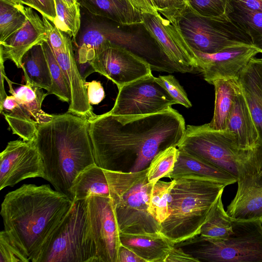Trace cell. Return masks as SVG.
Returning <instances> with one entry per match:
<instances>
[{"mask_svg":"<svg viewBox=\"0 0 262 262\" xmlns=\"http://www.w3.org/2000/svg\"><path fill=\"white\" fill-rule=\"evenodd\" d=\"M88 121L95 163L104 170L128 173L147 168L160 151L178 147L186 127L172 107L143 115L107 112Z\"/></svg>","mask_w":262,"mask_h":262,"instance_id":"cell-1","label":"cell"},{"mask_svg":"<svg viewBox=\"0 0 262 262\" xmlns=\"http://www.w3.org/2000/svg\"><path fill=\"white\" fill-rule=\"evenodd\" d=\"M74 204L48 184H24L8 193L2 203L4 230L30 261L38 262L46 243Z\"/></svg>","mask_w":262,"mask_h":262,"instance_id":"cell-2","label":"cell"},{"mask_svg":"<svg viewBox=\"0 0 262 262\" xmlns=\"http://www.w3.org/2000/svg\"><path fill=\"white\" fill-rule=\"evenodd\" d=\"M33 143L42 158L46 180L71 199L75 178L95 163L88 119L68 112L53 115L50 121L38 125Z\"/></svg>","mask_w":262,"mask_h":262,"instance_id":"cell-3","label":"cell"},{"mask_svg":"<svg viewBox=\"0 0 262 262\" xmlns=\"http://www.w3.org/2000/svg\"><path fill=\"white\" fill-rule=\"evenodd\" d=\"M175 180L170 193L169 215L160 224L161 233L174 244L200 234L211 207L227 186L198 177Z\"/></svg>","mask_w":262,"mask_h":262,"instance_id":"cell-4","label":"cell"},{"mask_svg":"<svg viewBox=\"0 0 262 262\" xmlns=\"http://www.w3.org/2000/svg\"><path fill=\"white\" fill-rule=\"evenodd\" d=\"M147 168L130 173L103 169L121 233L140 234L161 233L160 224L148 211L154 185L148 181Z\"/></svg>","mask_w":262,"mask_h":262,"instance_id":"cell-5","label":"cell"},{"mask_svg":"<svg viewBox=\"0 0 262 262\" xmlns=\"http://www.w3.org/2000/svg\"><path fill=\"white\" fill-rule=\"evenodd\" d=\"M232 229L226 238L198 234L174 245L199 262H262V221L233 219Z\"/></svg>","mask_w":262,"mask_h":262,"instance_id":"cell-6","label":"cell"},{"mask_svg":"<svg viewBox=\"0 0 262 262\" xmlns=\"http://www.w3.org/2000/svg\"><path fill=\"white\" fill-rule=\"evenodd\" d=\"M38 262H98L89 223L88 199L74 202L46 243Z\"/></svg>","mask_w":262,"mask_h":262,"instance_id":"cell-7","label":"cell"},{"mask_svg":"<svg viewBox=\"0 0 262 262\" xmlns=\"http://www.w3.org/2000/svg\"><path fill=\"white\" fill-rule=\"evenodd\" d=\"M163 11L174 19L193 50L212 54L236 45H252L250 38L228 17L202 16L188 4L181 9Z\"/></svg>","mask_w":262,"mask_h":262,"instance_id":"cell-8","label":"cell"},{"mask_svg":"<svg viewBox=\"0 0 262 262\" xmlns=\"http://www.w3.org/2000/svg\"><path fill=\"white\" fill-rule=\"evenodd\" d=\"M177 147L208 161L237 179L238 163L248 150L239 148L234 134L229 130H213L207 123L187 125Z\"/></svg>","mask_w":262,"mask_h":262,"instance_id":"cell-9","label":"cell"},{"mask_svg":"<svg viewBox=\"0 0 262 262\" xmlns=\"http://www.w3.org/2000/svg\"><path fill=\"white\" fill-rule=\"evenodd\" d=\"M119 90L113 115H143L166 110L177 104L152 74L136 79Z\"/></svg>","mask_w":262,"mask_h":262,"instance_id":"cell-10","label":"cell"},{"mask_svg":"<svg viewBox=\"0 0 262 262\" xmlns=\"http://www.w3.org/2000/svg\"><path fill=\"white\" fill-rule=\"evenodd\" d=\"M142 13L143 26L162 52L182 73L199 69L197 57L184 38L174 19L163 11Z\"/></svg>","mask_w":262,"mask_h":262,"instance_id":"cell-11","label":"cell"},{"mask_svg":"<svg viewBox=\"0 0 262 262\" xmlns=\"http://www.w3.org/2000/svg\"><path fill=\"white\" fill-rule=\"evenodd\" d=\"M89 223L98 262H118L120 231L110 197L88 199Z\"/></svg>","mask_w":262,"mask_h":262,"instance_id":"cell-12","label":"cell"},{"mask_svg":"<svg viewBox=\"0 0 262 262\" xmlns=\"http://www.w3.org/2000/svg\"><path fill=\"white\" fill-rule=\"evenodd\" d=\"M37 177L46 180L43 161L33 142H8L0 154V190Z\"/></svg>","mask_w":262,"mask_h":262,"instance_id":"cell-13","label":"cell"},{"mask_svg":"<svg viewBox=\"0 0 262 262\" xmlns=\"http://www.w3.org/2000/svg\"><path fill=\"white\" fill-rule=\"evenodd\" d=\"M95 72L112 81L118 89L136 79L151 74L152 70L144 60L126 49L111 43L91 62Z\"/></svg>","mask_w":262,"mask_h":262,"instance_id":"cell-14","label":"cell"},{"mask_svg":"<svg viewBox=\"0 0 262 262\" xmlns=\"http://www.w3.org/2000/svg\"><path fill=\"white\" fill-rule=\"evenodd\" d=\"M193 51L198 58L199 70L210 84L217 78H238L251 59L261 53L249 44L232 46L212 54Z\"/></svg>","mask_w":262,"mask_h":262,"instance_id":"cell-15","label":"cell"},{"mask_svg":"<svg viewBox=\"0 0 262 262\" xmlns=\"http://www.w3.org/2000/svg\"><path fill=\"white\" fill-rule=\"evenodd\" d=\"M27 16L24 25L4 42L0 43V58L12 60L21 68L24 55L33 46L47 40L42 19L33 9L25 7Z\"/></svg>","mask_w":262,"mask_h":262,"instance_id":"cell-16","label":"cell"},{"mask_svg":"<svg viewBox=\"0 0 262 262\" xmlns=\"http://www.w3.org/2000/svg\"><path fill=\"white\" fill-rule=\"evenodd\" d=\"M237 182V190L227 213L235 220L262 221V184L243 173H238Z\"/></svg>","mask_w":262,"mask_h":262,"instance_id":"cell-17","label":"cell"},{"mask_svg":"<svg viewBox=\"0 0 262 262\" xmlns=\"http://www.w3.org/2000/svg\"><path fill=\"white\" fill-rule=\"evenodd\" d=\"M238 80L262 146V57L252 58Z\"/></svg>","mask_w":262,"mask_h":262,"instance_id":"cell-18","label":"cell"},{"mask_svg":"<svg viewBox=\"0 0 262 262\" xmlns=\"http://www.w3.org/2000/svg\"><path fill=\"white\" fill-rule=\"evenodd\" d=\"M179 150L177 162L168 178L198 177L217 181L227 185L237 182V179L228 172L182 149Z\"/></svg>","mask_w":262,"mask_h":262,"instance_id":"cell-19","label":"cell"},{"mask_svg":"<svg viewBox=\"0 0 262 262\" xmlns=\"http://www.w3.org/2000/svg\"><path fill=\"white\" fill-rule=\"evenodd\" d=\"M227 129L234 134L242 149H252L260 145L258 135L242 89L235 97Z\"/></svg>","mask_w":262,"mask_h":262,"instance_id":"cell-20","label":"cell"},{"mask_svg":"<svg viewBox=\"0 0 262 262\" xmlns=\"http://www.w3.org/2000/svg\"><path fill=\"white\" fill-rule=\"evenodd\" d=\"M121 244L134 251L145 262H164L174 246L162 233L127 234L120 232Z\"/></svg>","mask_w":262,"mask_h":262,"instance_id":"cell-21","label":"cell"},{"mask_svg":"<svg viewBox=\"0 0 262 262\" xmlns=\"http://www.w3.org/2000/svg\"><path fill=\"white\" fill-rule=\"evenodd\" d=\"M91 14L105 17L122 26L143 24L142 13L129 0H78Z\"/></svg>","mask_w":262,"mask_h":262,"instance_id":"cell-22","label":"cell"},{"mask_svg":"<svg viewBox=\"0 0 262 262\" xmlns=\"http://www.w3.org/2000/svg\"><path fill=\"white\" fill-rule=\"evenodd\" d=\"M211 84L215 90L214 110L211 121L207 124L212 129L225 130L235 97L241 88L238 78H217Z\"/></svg>","mask_w":262,"mask_h":262,"instance_id":"cell-23","label":"cell"},{"mask_svg":"<svg viewBox=\"0 0 262 262\" xmlns=\"http://www.w3.org/2000/svg\"><path fill=\"white\" fill-rule=\"evenodd\" d=\"M70 192L74 202L84 200L93 196L110 197L104 170L96 163L88 166L78 174Z\"/></svg>","mask_w":262,"mask_h":262,"instance_id":"cell-24","label":"cell"},{"mask_svg":"<svg viewBox=\"0 0 262 262\" xmlns=\"http://www.w3.org/2000/svg\"><path fill=\"white\" fill-rule=\"evenodd\" d=\"M3 114L13 134L25 141L33 142L38 124L29 111L12 95L8 96L0 106Z\"/></svg>","mask_w":262,"mask_h":262,"instance_id":"cell-25","label":"cell"},{"mask_svg":"<svg viewBox=\"0 0 262 262\" xmlns=\"http://www.w3.org/2000/svg\"><path fill=\"white\" fill-rule=\"evenodd\" d=\"M41 43L33 46L24 55L21 69L26 83L44 89L48 93L53 82Z\"/></svg>","mask_w":262,"mask_h":262,"instance_id":"cell-26","label":"cell"},{"mask_svg":"<svg viewBox=\"0 0 262 262\" xmlns=\"http://www.w3.org/2000/svg\"><path fill=\"white\" fill-rule=\"evenodd\" d=\"M5 79L8 84L9 92L29 111L38 125L49 122L52 119L53 115L46 113L41 108L42 102L48 95L42 88L26 83L15 91L12 81L6 75Z\"/></svg>","mask_w":262,"mask_h":262,"instance_id":"cell-27","label":"cell"},{"mask_svg":"<svg viewBox=\"0 0 262 262\" xmlns=\"http://www.w3.org/2000/svg\"><path fill=\"white\" fill-rule=\"evenodd\" d=\"M221 194L211 207L201 227L200 235L213 238L223 239L233 232V219L224 210Z\"/></svg>","mask_w":262,"mask_h":262,"instance_id":"cell-28","label":"cell"},{"mask_svg":"<svg viewBox=\"0 0 262 262\" xmlns=\"http://www.w3.org/2000/svg\"><path fill=\"white\" fill-rule=\"evenodd\" d=\"M227 15L230 20L250 38L252 45L262 53V12L241 10L230 5Z\"/></svg>","mask_w":262,"mask_h":262,"instance_id":"cell-29","label":"cell"},{"mask_svg":"<svg viewBox=\"0 0 262 262\" xmlns=\"http://www.w3.org/2000/svg\"><path fill=\"white\" fill-rule=\"evenodd\" d=\"M26 19L23 4L11 0H0V43L19 30Z\"/></svg>","mask_w":262,"mask_h":262,"instance_id":"cell-30","label":"cell"},{"mask_svg":"<svg viewBox=\"0 0 262 262\" xmlns=\"http://www.w3.org/2000/svg\"><path fill=\"white\" fill-rule=\"evenodd\" d=\"M176 182L175 179L170 182L159 180L152 187L148 211L160 224L164 222L169 215L170 193Z\"/></svg>","mask_w":262,"mask_h":262,"instance_id":"cell-31","label":"cell"},{"mask_svg":"<svg viewBox=\"0 0 262 262\" xmlns=\"http://www.w3.org/2000/svg\"><path fill=\"white\" fill-rule=\"evenodd\" d=\"M56 16L53 23L73 39L81 28L80 5L78 2L69 5L62 0H54Z\"/></svg>","mask_w":262,"mask_h":262,"instance_id":"cell-32","label":"cell"},{"mask_svg":"<svg viewBox=\"0 0 262 262\" xmlns=\"http://www.w3.org/2000/svg\"><path fill=\"white\" fill-rule=\"evenodd\" d=\"M179 149L170 146L157 154L151 161L147 168L148 182L154 185L161 178L167 177L172 171L177 162Z\"/></svg>","mask_w":262,"mask_h":262,"instance_id":"cell-33","label":"cell"},{"mask_svg":"<svg viewBox=\"0 0 262 262\" xmlns=\"http://www.w3.org/2000/svg\"><path fill=\"white\" fill-rule=\"evenodd\" d=\"M47 58L52 79V87L47 93L54 94L63 102L70 103L71 94L69 87L63 72L58 64L54 53L47 40L41 43Z\"/></svg>","mask_w":262,"mask_h":262,"instance_id":"cell-34","label":"cell"},{"mask_svg":"<svg viewBox=\"0 0 262 262\" xmlns=\"http://www.w3.org/2000/svg\"><path fill=\"white\" fill-rule=\"evenodd\" d=\"M191 9L198 14L207 17H227L230 0H187Z\"/></svg>","mask_w":262,"mask_h":262,"instance_id":"cell-35","label":"cell"},{"mask_svg":"<svg viewBox=\"0 0 262 262\" xmlns=\"http://www.w3.org/2000/svg\"><path fill=\"white\" fill-rule=\"evenodd\" d=\"M30 259L22 248L5 230L0 233V261L29 262Z\"/></svg>","mask_w":262,"mask_h":262,"instance_id":"cell-36","label":"cell"},{"mask_svg":"<svg viewBox=\"0 0 262 262\" xmlns=\"http://www.w3.org/2000/svg\"><path fill=\"white\" fill-rule=\"evenodd\" d=\"M156 79L165 88L177 104H181L186 108L191 107L192 104L186 92L173 75H160L156 77Z\"/></svg>","mask_w":262,"mask_h":262,"instance_id":"cell-37","label":"cell"},{"mask_svg":"<svg viewBox=\"0 0 262 262\" xmlns=\"http://www.w3.org/2000/svg\"><path fill=\"white\" fill-rule=\"evenodd\" d=\"M47 36V41L53 50L63 47L67 34L60 30L52 22L44 16H42Z\"/></svg>","mask_w":262,"mask_h":262,"instance_id":"cell-38","label":"cell"},{"mask_svg":"<svg viewBox=\"0 0 262 262\" xmlns=\"http://www.w3.org/2000/svg\"><path fill=\"white\" fill-rule=\"evenodd\" d=\"M19 2L37 11L52 23L56 16L54 0H19Z\"/></svg>","mask_w":262,"mask_h":262,"instance_id":"cell-39","label":"cell"},{"mask_svg":"<svg viewBox=\"0 0 262 262\" xmlns=\"http://www.w3.org/2000/svg\"><path fill=\"white\" fill-rule=\"evenodd\" d=\"M246 173L249 174L257 184H262V149L257 154L244 164Z\"/></svg>","mask_w":262,"mask_h":262,"instance_id":"cell-40","label":"cell"},{"mask_svg":"<svg viewBox=\"0 0 262 262\" xmlns=\"http://www.w3.org/2000/svg\"><path fill=\"white\" fill-rule=\"evenodd\" d=\"M86 90L87 96L90 104H98L104 98L103 88L99 81L93 80L91 82H84Z\"/></svg>","mask_w":262,"mask_h":262,"instance_id":"cell-41","label":"cell"},{"mask_svg":"<svg viewBox=\"0 0 262 262\" xmlns=\"http://www.w3.org/2000/svg\"><path fill=\"white\" fill-rule=\"evenodd\" d=\"M231 6L253 12H262V0H230Z\"/></svg>","mask_w":262,"mask_h":262,"instance_id":"cell-42","label":"cell"},{"mask_svg":"<svg viewBox=\"0 0 262 262\" xmlns=\"http://www.w3.org/2000/svg\"><path fill=\"white\" fill-rule=\"evenodd\" d=\"M164 262H199L191 255L174 245L169 251Z\"/></svg>","mask_w":262,"mask_h":262,"instance_id":"cell-43","label":"cell"},{"mask_svg":"<svg viewBox=\"0 0 262 262\" xmlns=\"http://www.w3.org/2000/svg\"><path fill=\"white\" fill-rule=\"evenodd\" d=\"M158 11H164L184 7L187 0H152Z\"/></svg>","mask_w":262,"mask_h":262,"instance_id":"cell-44","label":"cell"},{"mask_svg":"<svg viewBox=\"0 0 262 262\" xmlns=\"http://www.w3.org/2000/svg\"><path fill=\"white\" fill-rule=\"evenodd\" d=\"M133 6L142 13L157 15L158 11L152 0H129Z\"/></svg>","mask_w":262,"mask_h":262,"instance_id":"cell-45","label":"cell"},{"mask_svg":"<svg viewBox=\"0 0 262 262\" xmlns=\"http://www.w3.org/2000/svg\"><path fill=\"white\" fill-rule=\"evenodd\" d=\"M118 262H145L134 251L121 245L118 252Z\"/></svg>","mask_w":262,"mask_h":262,"instance_id":"cell-46","label":"cell"},{"mask_svg":"<svg viewBox=\"0 0 262 262\" xmlns=\"http://www.w3.org/2000/svg\"><path fill=\"white\" fill-rule=\"evenodd\" d=\"M0 64H1V98H0V106L2 105L3 103L4 102L5 99L6 98V97L8 96L7 95L5 88H4V80L5 79V76L6 75L5 72V68H4V60L0 58Z\"/></svg>","mask_w":262,"mask_h":262,"instance_id":"cell-47","label":"cell"},{"mask_svg":"<svg viewBox=\"0 0 262 262\" xmlns=\"http://www.w3.org/2000/svg\"><path fill=\"white\" fill-rule=\"evenodd\" d=\"M67 4L71 5L78 2V0H62Z\"/></svg>","mask_w":262,"mask_h":262,"instance_id":"cell-48","label":"cell"},{"mask_svg":"<svg viewBox=\"0 0 262 262\" xmlns=\"http://www.w3.org/2000/svg\"><path fill=\"white\" fill-rule=\"evenodd\" d=\"M11 1H13L14 2H15L16 3H18V4H20V2H19V0H11Z\"/></svg>","mask_w":262,"mask_h":262,"instance_id":"cell-49","label":"cell"}]
</instances>
